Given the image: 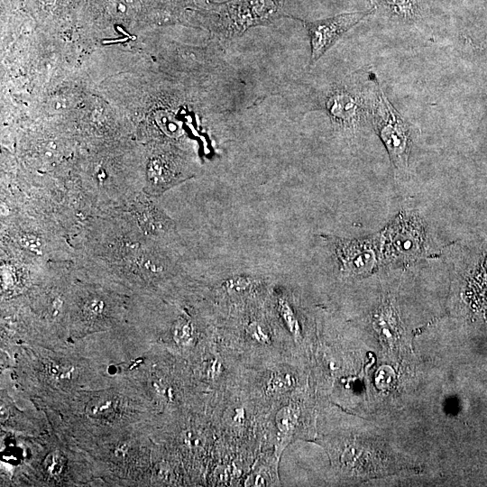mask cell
Instances as JSON below:
<instances>
[{
	"label": "cell",
	"mask_w": 487,
	"mask_h": 487,
	"mask_svg": "<svg viewBox=\"0 0 487 487\" xmlns=\"http://www.w3.org/2000/svg\"><path fill=\"white\" fill-rule=\"evenodd\" d=\"M296 385V379L291 372L285 371L273 372L266 384L265 393L269 396H275L291 391Z\"/></svg>",
	"instance_id": "cell-9"
},
{
	"label": "cell",
	"mask_w": 487,
	"mask_h": 487,
	"mask_svg": "<svg viewBox=\"0 0 487 487\" xmlns=\"http://www.w3.org/2000/svg\"><path fill=\"white\" fill-rule=\"evenodd\" d=\"M396 11L403 15H411L412 0H388Z\"/></svg>",
	"instance_id": "cell-16"
},
{
	"label": "cell",
	"mask_w": 487,
	"mask_h": 487,
	"mask_svg": "<svg viewBox=\"0 0 487 487\" xmlns=\"http://www.w3.org/2000/svg\"><path fill=\"white\" fill-rule=\"evenodd\" d=\"M374 8L340 14L329 18L308 21L299 20L307 30L310 43V66H313L348 30L373 12Z\"/></svg>",
	"instance_id": "cell-3"
},
{
	"label": "cell",
	"mask_w": 487,
	"mask_h": 487,
	"mask_svg": "<svg viewBox=\"0 0 487 487\" xmlns=\"http://www.w3.org/2000/svg\"><path fill=\"white\" fill-rule=\"evenodd\" d=\"M46 471L51 475H57L61 473L64 466V458L58 452H52L44 461Z\"/></svg>",
	"instance_id": "cell-14"
},
{
	"label": "cell",
	"mask_w": 487,
	"mask_h": 487,
	"mask_svg": "<svg viewBox=\"0 0 487 487\" xmlns=\"http://www.w3.org/2000/svg\"><path fill=\"white\" fill-rule=\"evenodd\" d=\"M194 336V326L191 321L186 318H179L173 327V337L175 342L180 345H189Z\"/></svg>",
	"instance_id": "cell-12"
},
{
	"label": "cell",
	"mask_w": 487,
	"mask_h": 487,
	"mask_svg": "<svg viewBox=\"0 0 487 487\" xmlns=\"http://www.w3.org/2000/svg\"><path fill=\"white\" fill-rule=\"evenodd\" d=\"M299 409L295 405H287L280 409L275 415V425L282 437L293 434L298 424Z\"/></svg>",
	"instance_id": "cell-8"
},
{
	"label": "cell",
	"mask_w": 487,
	"mask_h": 487,
	"mask_svg": "<svg viewBox=\"0 0 487 487\" xmlns=\"http://www.w3.org/2000/svg\"><path fill=\"white\" fill-rule=\"evenodd\" d=\"M256 280L249 275H234L223 280L221 286L229 294H240L249 290Z\"/></svg>",
	"instance_id": "cell-11"
},
{
	"label": "cell",
	"mask_w": 487,
	"mask_h": 487,
	"mask_svg": "<svg viewBox=\"0 0 487 487\" xmlns=\"http://www.w3.org/2000/svg\"><path fill=\"white\" fill-rule=\"evenodd\" d=\"M285 0H227L211 3L217 16L216 31L221 38L242 36L250 28L266 25L282 14Z\"/></svg>",
	"instance_id": "cell-1"
},
{
	"label": "cell",
	"mask_w": 487,
	"mask_h": 487,
	"mask_svg": "<svg viewBox=\"0 0 487 487\" xmlns=\"http://www.w3.org/2000/svg\"><path fill=\"white\" fill-rule=\"evenodd\" d=\"M325 108L334 123L344 126L355 121L359 106L356 97L350 91L335 87L326 96Z\"/></svg>",
	"instance_id": "cell-7"
},
{
	"label": "cell",
	"mask_w": 487,
	"mask_h": 487,
	"mask_svg": "<svg viewBox=\"0 0 487 487\" xmlns=\"http://www.w3.org/2000/svg\"><path fill=\"white\" fill-rule=\"evenodd\" d=\"M335 251L339 269L345 276L354 277L366 273L375 262L372 244L367 240H338Z\"/></svg>",
	"instance_id": "cell-5"
},
{
	"label": "cell",
	"mask_w": 487,
	"mask_h": 487,
	"mask_svg": "<svg viewBox=\"0 0 487 487\" xmlns=\"http://www.w3.org/2000/svg\"><path fill=\"white\" fill-rule=\"evenodd\" d=\"M179 159L171 152L160 153L151 161L148 167L150 194L159 195L184 180Z\"/></svg>",
	"instance_id": "cell-6"
},
{
	"label": "cell",
	"mask_w": 487,
	"mask_h": 487,
	"mask_svg": "<svg viewBox=\"0 0 487 487\" xmlns=\"http://www.w3.org/2000/svg\"><path fill=\"white\" fill-rule=\"evenodd\" d=\"M222 372H223L222 363L217 359L212 360L209 365L207 366V373L208 377L211 379H216L222 374Z\"/></svg>",
	"instance_id": "cell-17"
},
{
	"label": "cell",
	"mask_w": 487,
	"mask_h": 487,
	"mask_svg": "<svg viewBox=\"0 0 487 487\" xmlns=\"http://www.w3.org/2000/svg\"><path fill=\"white\" fill-rule=\"evenodd\" d=\"M277 309L289 333L294 338H299L301 328L295 309L290 302L284 297H278Z\"/></svg>",
	"instance_id": "cell-10"
},
{
	"label": "cell",
	"mask_w": 487,
	"mask_h": 487,
	"mask_svg": "<svg viewBox=\"0 0 487 487\" xmlns=\"http://www.w3.org/2000/svg\"><path fill=\"white\" fill-rule=\"evenodd\" d=\"M84 308L87 315L98 316L104 311L105 303L101 299H93L86 303Z\"/></svg>",
	"instance_id": "cell-15"
},
{
	"label": "cell",
	"mask_w": 487,
	"mask_h": 487,
	"mask_svg": "<svg viewBox=\"0 0 487 487\" xmlns=\"http://www.w3.org/2000/svg\"><path fill=\"white\" fill-rule=\"evenodd\" d=\"M246 333L249 337L260 345H269L271 336L264 326L259 321H251L246 326Z\"/></svg>",
	"instance_id": "cell-13"
},
{
	"label": "cell",
	"mask_w": 487,
	"mask_h": 487,
	"mask_svg": "<svg viewBox=\"0 0 487 487\" xmlns=\"http://www.w3.org/2000/svg\"><path fill=\"white\" fill-rule=\"evenodd\" d=\"M387 240L391 257L409 259L418 256L421 250L423 230L417 221L402 217L391 226Z\"/></svg>",
	"instance_id": "cell-4"
},
{
	"label": "cell",
	"mask_w": 487,
	"mask_h": 487,
	"mask_svg": "<svg viewBox=\"0 0 487 487\" xmlns=\"http://www.w3.org/2000/svg\"><path fill=\"white\" fill-rule=\"evenodd\" d=\"M376 87L371 112L374 127L395 166L404 168L408 162L410 146L409 127L391 105L378 82Z\"/></svg>",
	"instance_id": "cell-2"
}]
</instances>
